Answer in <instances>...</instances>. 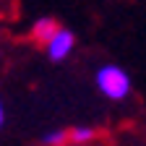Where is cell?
<instances>
[{
    "label": "cell",
    "instance_id": "obj_2",
    "mask_svg": "<svg viewBox=\"0 0 146 146\" xmlns=\"http://www.w3.org/2000/svg\"><path fill=\"white\" fill-rule=\"evenodd\" d=\"M42 47H44V55L52 63H63V60L70 58V52L76 50V34L70 29H65V26H60Z\"/></svg>",
    "mask_w": 146,
    "mask_h": 146
},
{
    "label": "cell",
    "instance_id": "obj_1",
    "mask_svg": "<svg viewBox=\"0 0 146 146\" xmlns=\"http://www.w3.org/2000/svg\"><path fill=\"white\" fill-rule=\"evenodd\" d=\"M94 84H97V91L110 102H123V99L131 97V91H133L131 73L125 68H120V65H115V63H107V65L97 68Z\"/></svg>",
    "mask_w": 146,
    "mask_h": 146
},
{
    "label": "cell",
    "instance_id": "obj_4",
    "mask_svg": "<svg viewBox=\"0 0 146 146\" xmlns=\"http://www.w3.org/2000/svg\"><path fill=\"white\" fill-rule=\"evenodd\" d=\"M97 138V131L94 128H86V125H78V128H68V143L70 146H86Z\"/></svg>",
    "mask_w": 146,
    "mask_h": 146
},
{
    "label": "cell",
    "instance_id": "obj_6",
    "mask_svg": "<svg viewBox=\"0 0 146 146\" xmlns=\"http://www.w3.org/2000/svg\"><path fill=\"white\" fill-rule=\"evenodd\" d=\"M3 123H5V110H3V102H0V128H3Z\"/></svg>",
    "mask_w": 146,
    "mask_h": 146
},
{
    "label": "cell",
    "instance_id": "obj_5",
    "mask_svg": "<svg viewBox=\"0 0 146 146\" xmlns=\"http://www.w3.org/2000/svg\"><path fill=\"white\" fill-rule=\"evenodd\" d=\"M42 146H70L68 143V131L58 128V131H50L42 136Z\"/></svg>",
    "mask_w": 146,
    "mask_h": 146
},
{
    "label": "cell",
    "instance_id": "obj_3",
    "mask_svg": "<svg viewBox=\"0 0 146 146\" xmlns=\"http://www.w3.org/2000/svg\"><path fill=\"white\" fill-rule=\"evenodd\" d=\"M60 29V24L55 21V18H50V16H44V18H36L34 21V26H31V39L36 42V44H44L50 36Z\"/></svg>",
    "mask_w": 146,
    "mask_h": 146
}]
</instances>
